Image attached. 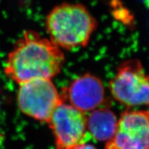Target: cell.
Segmentation results:
<instances>
[{
    "label": "cell",
    "mask_w": 149,
    "mask_h": 149,
    "mask_svg": "<svg viewBox=\"0 0 149 149\" xmlns=\"http://www.w3.org/2000/svg\"><path fill=\"white\" fill-rule=\"evenodd\" d=\"M65 62L62 51L33 31H26L8 55L4 71L19 85L34 79H50Z\"/></svg>",
    "instance_id": "obj_1"
},
{
    "label": "cell",
    "mask_w": 149,
    "mask_h": 149,
    "mask_svg": "<svg viewBox=\"0 0 149 149\" xmlns=\"http://www.w3.org/2000/svg\"><path fill=\"white\" fill-rule=\"evenodd\" d=\"M45 27L50 40L54 45L71 50L88 43L97 22L83 4L63 3L48 14Z\"/></svg>",
    "instance_id": "obj_2"
},
{
    "label": "cell",
    "mask_w": 149,
    "mask_h": 149,
    "mask_svg": "<svg viewBox=\"0 0 149 149\" xmlns=\"http://www.w3.org/2000/svg\"><path fill=\"white\" fill-rule=\"evenodd\" d=\"M62 101L50 79L38 78L21 83L17 102L23 114L47 123L51 115Z\"/></svg>",
    "instance_id": "obj_3"
},
{
    "label": "cell",
    "mask_w": 149,
    "mask_h": 149,
    "mask_svg": "<svg viewBox=\"0 0 149 149\" xmlns=\"http://www.w3.org/2000/svg\"><path fill=\"white\" fill-rule=\"evenodd\" d=\"M110 90L114 98L124 105L149 107V74L137 60L120 65L110 82Z\"/></svg>",
    "instance_id": "obj_4"
},
{
    "label": "cell",
    "mask_w": 149,
    "mask_h": 149,
    "mask_svg": "<svg viewBox=\"0 0 149 149\" xmlns=\"http://www.w3.org/2000/svg\"><path fill=\"white\" fill-rule=\"evenodd\" d=\"M47 124L53 134L56 149H72L86 143L90 137L87 116L63 101L55 108Z\"/></svg>",
    "instance_id": "obj_5"
},
{
    "label": "cell",
    "mask_w": 149,
    "mask_h": 149,
    "mask_svg": "<svg viewBox=\"0 0 149 149\" xmlns=\"http://www.w3.org/2000/svg\"><path fill=\"white\" fill-rule=\"evenodd\" d=\"M105 149H149V112L128 111L121 115L113 138Z\"/></svg>",
    "instance_id": "obj_6"
},
{
    "label": "cell",
    "mask_w": 149,
    "mask_h": 149,
    "mask_svg": "<svg viewBox=\"0 0 149 149\" xmlns=\"http://www.w3.org/2000/svg\"><path fill=\"white\" fill-rule=\"evenodd\" d=\"M104 95L101 81L90 74L74 80L67 91L70 105L83 113L98 108L104 101Z\"/></svg>",
    "instance_id": "obj_7"
},
{
    "label": "cell",
    "mask_w": 149,
    "mask_h": 149,
    "mask_svg": "<svg viewBox=\"0 0 149 149\" xmlns=\"http://www.w3.org/2000/svg\"><path fill=\"white\" fill-rule=\"evenodd\" d=\"M118 120L113 111L107 108H97L87 117V129L90 137L97 141L109 142L113 138Z\"/></svg>",
    "instance_id": "obj_8"
},
{
    "label": "cell",
    "mask_w": 149,
    "mask_h": 149,
    "mask_svg": "<svg viewBox=\"0 0 149 149\" xmlns=\"http://www.w3.org/2000/svg\"><path fill=\"white\" fill-rule=\"evenodd\" d=\"M72 149H97L94 146L91 145V144L86 143H83L80 144L76 147H74Z\"/></svg>",
    "instance_id": "obj_9"
},
{
    "label": "cell",
    "mask_w": 149,
    "mask_h": 149,
    "mask_svg": "<svg viewBox=\"0 0 149 149\" xmlns=\"http://www.w3.org/2000/svg\"><path fill=\"white\" fill-rule=\"evenodd\" d=\"M145 3H146V5L149 8V0H147V1H145Z\"/></svg>",
    "instance_id": "obj_10"
},
{
    "label": "cell",
    "mask_w": 149,
    "mask_h": 149,
    "mask_svg": "<svg viewBox=\"0 0 149 149\" xmlns=\"http://www.w3.org/2000/svg\"><path fill=\"white\" fill-rule=\"evenodd\" d=\"M142 1H147V0H142Z\"/></svg>",
    "instance_id": "obj_11"
}]
</instances>
